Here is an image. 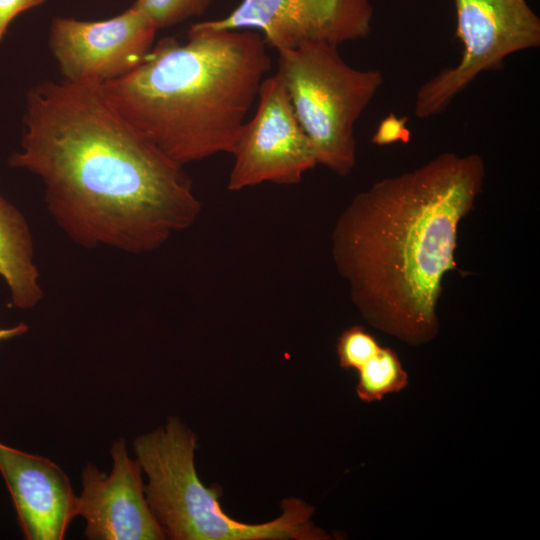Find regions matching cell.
<instances>
[{
    "instance_id": "1",
    "label": "cell",
    "mask_w": 540,
    "mask_h": 540,
    "mask_svg": "<svg viewBox=\"0 0 540 540\" xmlns=\"http://www.w3.org/2000/svg\"><path fill=\"white\" fill-rule=\"evenodd\" d=\"M9 162L40 178L55 223L85 248L156 250L202 208L184 166L129 124L100 84L34 86L21 150Z\"/></svg>"
},
{
    "instance_id": "2",
    "label": "cell",
    "mask_w": 540,
    "mask_h": 540,
    "mask_svg": "<svg viewBox=\"0 0 540 540\" xmlns=\"http://www.w3.org/2000/svg\"><path fill=\"white\" fill-rule=\"evenodd\" d=\"M484 179L480 155L445 152L353 197L335 222L332 257L370 325L411 346L437 336L442 281L457 270L458 228Z\"/></svg>"
},
{
    "instance_id": "3",
    "label": "cell",
    "mask_w": 540,
    "mask_h": 540,
    "mask_svg": "<svg viewBox=\"0 0 540 540\" xmlns=\"http://www.w3.org/2000/svg\"><path fill=\"white\" fill-rule=\"evenodd\" d=\"M270 69L261 34L202 21L185 43L162 38L134 70L100 87L129 124L184 166L232 153Z\"/></svg>"
},
{
    "instance_id": "4",
    "label": "cell",
    "mask_w": 540,
    "mask_h": 540,
    "mask_svg": "<svg viewBox=\"0 0 540 540\" xmlns=\"http://www.w3.org/2000/svg\"><path fill=\"white\" fill-rule=\"evenodd\" d=\"M194 434L177 418L134 441L136 459L147 476L148 505L165 536L174 540L329 539L311 522L314 509L298 498L284 499L282 514L247 524L221 509V491L205 487L195 470Z\"/></svg>"
},
{
    "instance_id": "5",
    "label": "cell",
    "mask_w": 540,
    "mask_h": 540,
    "mask_svg": "<svg viewBox=\"0 0 540 540\" xmlns=\"http://www.w3.org/2000/svg\"><path fill=\"white\" fill-rule=\"evenodd\" d=\"M277 75L317 159L346 176L356 165L354 126L383 84L379 70L347 64L338 46L308 43L278 51Z\"/></svg>"
},
{
    "instance_id": "6",
    "label": "cell",
    "mask_w": 540,
    "mask_h": 540,
    "mask_svg": "<svg viewBox=\"0 0 540 540\" xmlns=\"http://www.w3.org/2000/svg\"><path fill=\"white\" fill-rule=\"evenodd\" d=\"M462 56L420 86L414 114L426 119L444 111L482 72L509 55L540 46V18L526 0H453Z\"/></svg>"
},
{
    "instance_id": "7",
    "label": "cell",
    "mask_w": 540,
    "mask_h": 540,
    "mask_svg": "<svg viewBox=\"0 0 540 540\" xmlns=\"http://www.w3.org/2000/svg\"><path fill=\"white\" fill-rule=\"evenodd\" d=\"M257 98L256 113L242 126L231 153L230 191L264 182L297 184L317 165L313 145L277 74L264 78Z\"/></svg>"
},
{
    "instance_id": "8",
    "label": "cell",
    "mask_w": 540,
    "mask_h": 540,
    "mask_svg": "<svg viewBox=\"0 0 540 540\" xmlns=\"http://www.w3.org/2000/svg\"><path fill=\"white\" fill-rule=\"evenodd\" d=\"M157 31L144 12L131 6L100 21L55 18L49 46L64 80L101 85L134 70L152 49Z\"/></svg>"
},
{
    "instance_id": "9",
    "label": "cell",
    "mask_w": 540,
    "mask_h": 540,
    "mask_svg": "<svg viewBox=\"0 0 540 540\" xmlns=\"http://www.w3.org/2000/svg\"><path fill=\"white\" fill-rule=\"evenodd\" d=\"M372 18L370 0H242L228 16L203 22L213 29L259 30L281 51L366 38Z\"/></svg>"
},
{
    "instance_id": "10",
    "label": "cell",
    "mask_w": 540,
    "mask_h": 540,
    "mask_svg": "<svg viewBox=\"0 0 540 540\" xmlns=\"http://www.w3.org/2000/svg\"><path fill=\"white\" fill-rule=\"evenodd\" d=\"M111 456L109 475L91 463L82 471L77 515L86 520L85 536L91 540L165 539L145 496L141 466L130 458L125 440L113 443Z\"/></svg>"
},
{
    "instance_id": "11",
    "label": "cell",
    "mask_w": 540,
    "mask_h": 540,
    "mask_svg": "<svg viewBox=\"0 0 540 540\" xmlns=\"http://www.w3.org/2000/svg\"><path fill=\"white\" fill-rule=\"evenodd\" d=\"M0 473L28 540H61L77 515V496L54 462L0 442Z\"/></svg>"
},
{
    "instance_id": "12",
    "label": "cell",
    "mask_w": 540,
    "mask_h": 540,
    "mask_svg": "<svg viewBox=\"0 0 540 540\" xmlns=\"http://www.w3.org/2000/svg\"><path fill=\"white\" fill-rule=\"evenodd\" d=\"M0 276L14 306L30 309L43 297L34 245L23 215L0 194Z\"/></svg>"
},
{
    "instance_id": "13",
    "label": "cell",
    "mask_w": 540,
    "mask_h": 540,
    "mask_svg": "<svg viewBox=\"0 0 540 540\" xmlns=\"http://www.w3.org/2000/svg\"><path fill=\"white\" fill-rule=\"evenodd\" d=\"M356 393L366 403L381 401L409 384V376L397 353L382 346L358 370Z\"/></svg>"
},
{
    "instance_id": "14",
    "label": "cell",
    "mask_w": 540,
    "mask_h": 540,
    "mask_svg": "<svg viewBox=\"0 0 540 540\" xmlns=\"http://www.w3.org/2000/svg\"><path fill=\"white\" fill-rule=\"evenodd\" d=\"M213 0H136L133 7L144 12L157 29H164L204 14Z\"/></svg>"
},
{
    "instance_id": "15",
    "label": "cell",
    "mask_w": 540,
    "mask_h": 540,
    "mask_svg": "<svg viewBox=\"0 0 540 540\" xmlns=\"http://www.w3.org/2000/svg\"><path fill=\"white\" fill-rule=\"evenodd\" d=\"M381 347L378 340L360 325L345 329L338 337L336 350L340 366L356 371Z\"/></svg>"
},
{
    "instance_id": "16",
    "label": "cell",
    "mask_w": 540,
    "mask_h": 540,
    "mask_svg": "<svg viewBox=\"0 0 540 540\" xmlns=\"http://www.w3.org/2000/svg\"><path fill=\"white\" fill-rule=\"evenodd\" d=\"M408 118L399 117L391 112L379 123L372 136V143L378 146L393 144L396 142L408 143L410 140V130L406 127Z\"/></svg>"
},
{
    "instance_id": "17",
    "label": "cell",
    "mask_w": 540,
    "mask_h": 540,
    "mask_svg": "<svg viewBox=\"0 0 540 540\" xmlns=\"http://www.w3.org/2000/svg\"><path fill=\"white\" fill-rule=\"evenodd\" d=\"M43 2L45 0H0V40L17 15L41 5Z\"/></svg>"
},
{
    "instance_id": "18",
    "label": "cell",
    "mask_w": 540,
    "mask_h": 540,
    "mask_svg": "<svg viewBox=\"0 0 540 540\" xmlns=\"http://www.w3.org/2000/svg\"><path fill=\"white\" fill-rule=\"evenodd\" d=\"M28 331V326L24 323H19L16 326L10 328L0 329V342L9 340L11 338L20 336Z\"/></svg>"
}]
</instances>
